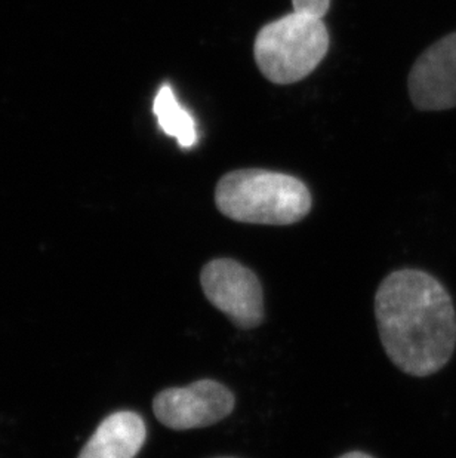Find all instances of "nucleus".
<instances>
[{"label":"nucleus","instance_id":"423d86ee","mask_svg":"<svg viewBox=\"0 0 456 458\" xmlns=\"http://www.w3.org/2000/svg\"><path fill=\"white\" fill-rule=\"evenodd\" d=\"M408 87L413 106L421 112L456 107V31L437 40L418 56Z\"/></svg>","mask_w":456,"mask_h":458},{"label":"nucleus","instance_id":"f03ea898","mask_svg":"<svg viewBox=\"0 0 456 458\" xmlns=\"http://www.w3.org/2000/svg\"><path fill=\"white\" fill-rule=\"evenodd\" d=\"M215 204L221 214L234 221L289 225L310 212L311 195L301 180L288 174L239 169L218 182Z\"/></svg>","mask_w":456,"mask_h":458},{"label":"nucleus","instance_id":"1a4fd4ad","mask_svg":"<svg viewBox=\"0 0 456 458\" xmlns=\"http://www.w3.org/2000/svg\"><path fill=\"white\" fill-rule=\"evenodd\" d=\"M293 11L297 13H310L316 17L323 18L331 6V0H292Z\"/></svg>","mask_w":456,"mask_h":458},{"label":"nucleus","instance_id":"f257e3e1","mask_svg":"<svg viewBox=\"0 0 456 458\" xmlns=\"http://www.w3.org/2000/svg\"><path fill=\"white\" fill-rule=\"evenodd\" d=\"M375 315L384 351L401 371L433 376L452 359L455 306L430 273L403 268L388 275L376 291Z\"/></svg>","mask_w":456,"mask_h":458},{"label":"nucleus","instance_id":"9b49d317","mask_svg":"<svg viewBox=\"0 0 456 458\" xmlns=\"http://www.w3.org/2000/svg\"><path fill=\"white\" fill-rule=\"evenodd\" d=\"M218 458H232V457H218Z\"/></svg>","mask_w":456,"mask_h":458},{"label":"nucleus","instance_id":"7ed1b4c3","mask_svg":"<svg viewBox=\"0 0 456 458\" xmlns=\"http://www.w3.org/2000/svg\"><path fill=\"white\" fill-rule=\"evenodd\" d=\"M327 49L329 33L323 18L293 11L258 31L254 55L270 82L291 85L313 73Z\"/></svg>","mask_w":456,"mask_h":458},{"label":"nucleus","instance_id":"9d476101","mask_svg":"<svg viewBox=\"0 0 456 458\" xmlns=\"http://www.w3.org/2000/svg\"><path fill=\"white\" fill-rule=\"evenodd\" d=\"M340 458H372L370 455L365 454V453H359V451H353V453H349V454H344Z\"/></svg>","mask_w":456,"mask_h":458},{"label":"nucleus","instance_id":"6e6552de","mask_svg":"<svg viewBox=\"0 0 456 458\" xmlns=\"http://www.w3.org/2000/svg\"><path fill=\"white\" fill-rule=\"evenodd\" d=\"M153 110L165 134L177 139L182 148H193L198 143L196 122L182 104L178 103L177 97L169 85L160 88Z\"/></svg>","mask_w":456,"mask_h":458},{"label":"nucleus","instance_id":"0eeeda50","mask_svg":"<svg viewBox=\"0 0 456 458\" xmlns=\"http://www.w3.org/2000/svg\"><path fill=\"white\" fill-rule=\"evenodd\" d=\"M141 415L117 411L99 424L78 458H135L146 442Z\"/></svg>","mask_w":456,"mask_h":458},{"label":"nucleus","instance_id":"39448f33","mask_svg":"<svg viewBox=\"0 0 456 458\" xmlns=\"http://www.w3.org/2000/svg\"><path fill=\"white\" fill-rule=\"evenodd\" d=\"M232 408L234 394L215 380L165 389L153 401L156 419L173 430L207 428L232 414Z\"/></svg>","mask_w":456,"mask_h":458},{"label":"nucleus","instance_id":"20e7f679","mask_svg":"<svg viewBox=\"0 0 456 458\" xmlns=\"http://www.w3.org/2000/svg\"><path fill=\"white\" fill-rule=\"evenodd\" d=\"M205 297L241 329L264 320L263 288L252 270L232 259H212L200 273Z\"/></svg>","mask_w":456,"mask_h":458}]
</instances>
